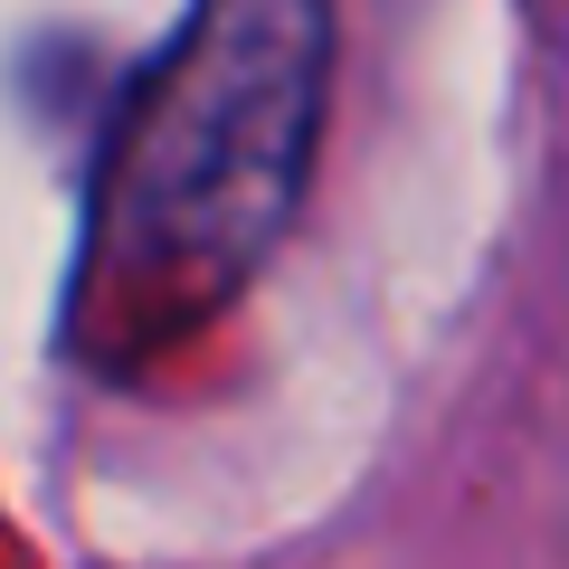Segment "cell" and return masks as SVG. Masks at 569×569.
<instances>
[{
	"label": "cell",
	"instance_id": "obj_1",
	"mask_svg": "<svg viewBox=\"0 0 569 569\" xmlns=\"http://www.w3.org/2000/svg\"><path fill=\"white\" fill-rule=\"evenodd\" d=\"M332 0H190L96 152L67 342L133 370L190 342L276 257L313 181Z\"/></svg>",
	"mask_w": 569,
	"mask_h": 569
}]
</instances>
